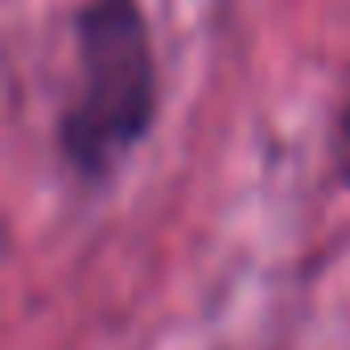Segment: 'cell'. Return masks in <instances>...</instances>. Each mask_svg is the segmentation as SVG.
<instances>
[{"label": "cell", "mask_w": 350, "mask_h": 350, "mask_svg": "<svg viewBox=\"0 0 350 350\" xmlns=\"http://www.w3.org/2000/svg\"><path fill=\"white\" fill-rule=\"evenodd\" d=\"M329 161H334L338 182L350 190V95L342 99V107H338V116H334V132H329Z\"/></svg>", "instance_id": "2"}, {"label": "cell", "mask_w": 350, "mask_h": 350, "mask_svg": "<svg viewBox=\"0 0 350 350\" xmlns=\"http://www.w3.org/2000/svg\"><path fill=\"white\" fill-rule=\"evenodd\" d=\"M79 91L58 120L66 165L99 182L152 132L161 70L144 0H83L70 21Z\"/></svg>", "instance_id": "1"}]
</instances>
